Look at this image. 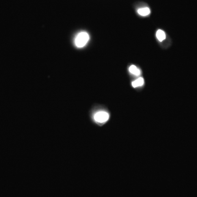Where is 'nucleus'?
Instances as JSON below:
<instances>
[{
  "label": "nucleus",
  "mask_w": 197,
  "mask_h": 197,
  "mask_svg": "<svg viewBox=\"0 0 197 197\" xmlns=\"http://www.w3.org/2000/svg\"><path fill=\"white\" fill-rule=\"evenodd\" d=\"M144 84V80L143 77L138 78L136 80L133 81L132 82V86L134 88H137V87H141Z\"/></svg>",
  "instance_id": "nucleus-5"
},
{
  "label": "nucleus",
  "mask_w": 197,
  "mask_h": 197,
  "mask_svg": "<svg viewBox=\"0 0 197 197\" xmlns=\"http://www.w3.org/2000/svg\"><path fill=\"white\" fill-rule=\"evenodd\" d=\"M156 36L158 41L160 42H162L166 38V35L164 31L162 30H158L156 33Z\"/></svg>",
  "instance_id": "nucleus-6"
},
{
  "label": "nucleus",
  "mask_w": 197,
  "mask_h": 197,
  "mask_svg": "<svg viewBox=\"0 0 197 197\" xmlns=\"http://www.w3.org/2000/svg\"><path fill=\"white\" fill-rule=\"evenodd\" d=\"M137 13L141 16L145 17V16L149 15L151 13V11L148 7H144V8L139 9L137 10Z\"/></svg>",
  "instance_id": "nucleus-3"
},
{
  "label": "nucleus",
  "mask_w": 197,
  "mask_h": 197,
  "mask_svg": "<svg viewBox=\"0 0 197 197\" xmlns=\"http://www.w3.org/2000/svg\"><path fill=\"white\" fill-rule=\"evenodd\" d=\"M89 39V36L88 33L81 32L77 35L75 39V44L77 47L82 48L86 45Z\"/></svg>",
  "instance_id": "nucleus-1"
},
{
  "label": "nucleus",
  "mask_w": 197,
  "mask_h": 197,
  "mask_svg": "<svg viewBox=\"0 0 197 197\" xmlns=\"http://www.w3.org/2000/svg\"><path fill=\"white\" fill-rule=\"evenodd\" d=\"M129 70L131 74H132V75H135V76H139L141 74L140 70L135 65H131L129 69Z\"/></svg>",
  "instance_id": "nucleus-4"
},
{
  "label": "nucleus",
  "mask_w": 197,
  "mask_h": 197,
  "mask_svg": "<svg viewBox=\"0 0 197 197\" xmlns=\"http://www.w3.org/2000/svg\"><path fill=\"white\" fill-rule=\"evenodd\" d=\"M93 118L96 123L104 124L108 121L110 118V115L106 111H100L95 113V115H94Z\"/></svg>",
  "instance_id": "nucleus-2"
}]
</instances>
